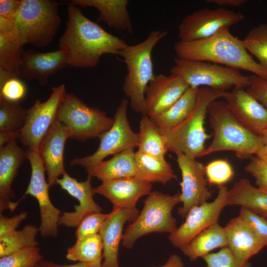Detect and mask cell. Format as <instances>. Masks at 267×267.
<instances>
[{"mask_svg": "<svg viewBox=\"0 0 267 267\" xmlns=\"http://www.w3.org/2000/svg\"><path fill=\"white\" fill-rule=\"evenodd\" d=\"M262 136L265 145H267V128L263 132Z\"/></svg>", "mask_w": 267, "mask_h": 267, "instance_id": "obj_52", "label": "cell"}, {"mask_svg": "<svg viewBox=\"0 0 267 267\" xmlns=\"http://www.w3.org/2000/svg\"><path fill=\"white\" fill-rule=\"evenodd\" d=\"M0 34L20 44L18 31L14 20L0 17Z\"/></svg>", "mask_w": 267, "mask_h": 267, "instance_id": "obj_46", "label": "cell"}, {"mask_svg": "<svg viewBox=\"0 0 267 267\" xmlns=\"http://www.w3.org/2000/svg\"><path fill=\"white\" fill-rule=\"evenodd\" d=\"M199 89L189 87L170 108L150 118L161 134L175 128L189 115L196 103Z\"/></svg>", "mask_w": 267, "mask_h": 267, "instance_id": "obj_29", "label": "cell"}, {"mask_svg": "<svg viewBox=\"0 0 267 267\" xmlns=\"http://www.w3.org/2000/svg\"><path fill=\"white\" fill-rule=\"evenodd\" d=\"M242 41L248 52L267 69V25L262 24L253 28Z\"/></svg>", "mask_w": 267, "mask_h": 267, "instance_id": "obj_36", "label": "cell"}, {"mask_svg": "<svg viewBox=\"0 0 267 267\" xmlns=\"http://www.w3.org/2000/svg\"><path fill=\"white\" fill-rule=\"evenodd\" d=\"M56 118L65 127L69 138L83 142L98 137L111 128L114 121L105 112L88 106L71 93H66Z\"/></svg>", "mask_w": 267, "mask_h": 267, "instance_id": "obj_9", "label": "cell"}, {"mask_svg": "<svg viewBox=\"0 0 267 267\" xmlns=\"http://www.w3.org/2000/svg\"><path fill=\"white\" fill-rule=\"evenodd\" d=\"M247 92L267 109V78L250 76V85Z\"/></svg>", "mask_w": 267, "mask_h": 267, "instance_id": "obj_44", "label": "cell"}, {"mask_svg": "<svg viewBox=\"0 0 267 267\" xmlns=\"http://www.w3.org/2000/svg\"><path fill=\"white\" fill-rule=\"evenodd\" d=\"M126 41L103 29L69 2L66 29L59 39V48L64 50L68 65L89 68L97 66L105 54L119 55L128 45Z\"/></svg>", "mask_w": 267, "mask_h": 267, "instance_id": "obj_1", "label": "cell"}, {"mask_svg": "<svg viewBox=\"0 0 267 267\" xmlns=\"http://www.w3.org/2000/svg\"><path fill=\"white\" fill-rule=\"evenodd\" d=\"M20 78L0 68V99L19 102L25 97L27 88Z\"/></svg>", "mask_w": 267, "mask_h": 267, "instance_id": "obj_37", "label": "cell"}, {"mask_svg": "<svg viewBox=\"0 0 267 267\" xmlns=\"http://www.w3.org/2000/svg\"><path fill=\"white\" fill-rule=\"evenodd\" d=\"M128 103L127 99L121 101L114 116L112 126L98 137L100 142L96 150L91 155L74 158L70 162L71 166L83 167L89 178L96 166L107 156L137 147L138 134L132 130L129 122Z\"/></svg>", "mask_w": 267, "mask_h": 267, "instance_id": "obj_10", "label": "cell"}, {"mask_svg": "<svg viewBox=\"0 0 267 267\" xmlns=\"http://www.w3.org/2000/svg\"><path fill=\"white\" fill-rule=\"evenodd\" d=\"M135 177L150 183L165 185L177 178L171 165L165 158H158L141 153H135Z\"/></svg>", "mask_w": 267, "mask_h": 267, "instance_id": "obj_30", "label": "cell"}, {"mask_svg": "<svg viewBox=\"0 0 267 267\" xmlns=\"http://www.w3.org/2000/svg\"><path fill=\"white\" fill-rule=\"evenodd\" d=\"M205 174L208 184L219 186L231 180L234 176V171L228 161L217 159L205 166Z\"/></svg>", "mask_w": 267, "mask_h": 267, "instance_id": "obj_39", "label": "cell"}, {"mask_svg": "<svg viewBox=\"0 0 267 267\" xmlns=\"http://www.w3.org/2000/svg\"><path fill=\"white\" fill-rule=\"evenodd\" d=\"M26 157L30 164L31 174L28 186L20 201L28 195L35 198L40 208L41 223L39 229L41 234L44 237H56L61 213L50 200L48 192L50 186L45 178L44 163L39 151L28 148Z\"/></svg>", "mask_w": 267, "mask_h": 267, "instance_id": "obj_11", "label": "cell"}, {"mask_svg": "<svg viewBox=\"0 0 267 267\" xmlns=\"http://www.w3.org/2000/svg\"><path fill=\"white\" fill-rule=\"evenodd\" d=\"M67 65V55L61 49L46 52L29 49L23 53L19 76L27 80H36L44 86L51 76Z\"/></svg>", "mask_w": 267, "mask_h": 267, "instance_id": "obj_19", "label": "cell"}, {"mask_svg": "<svg viewBox=\"0 0 267 267\" xmlns=\"http://www.w3.org/2000/svg\"><path fill=\"white\" fill-rule=\"evenodd\" d=\"M229 28H224L205 39L179 40L174 46L176 57L218 64L267 78V69L254 60L242 41L233 35Z\"/></svg>", "mask_w": 267, "mask_h": 267, "instance_id": "obj_2", "label": "cell"}, {"mask_svg": "<svg viewBox=\"0 0 267 267\" xmlns=\"http://www.w3.org/2000/svg\"><path fill=\"white\" fill-rule=\"evenodd\" d=\"M167 35V30L152 31L142 42L128 45L120 54L127 69L123 85V91L130 99L132 110L142 115H146L145 90L155 75L152 52L156 45Z\"/></svg>", "mask_w": 267, "mask_h": 267, "instance_id": "obj_4", "label": "cell"}, {"mask_svg": "<svg viewBox=\"0 0 267 267\" xmlns=\"http://www.w3.org/2000/svg\"><path fill=\"white\" fill-rule=\"evenodd\" d=\"M242 13L225 9L204 8L187 15L178 27L180 41L189 42L209 38L224 28L241 22Z\"/></svg>", "mask_w": 267, "mask_h": 267, "instance_id": "obj_13", "label": "cell"}, {"mask_svg": "<svg viewBox=\"0 0 267 267\" xmlns=\"http://www.w3.org/2000/svg\"><path fill=\"white\" fill-rule=\"evenodd\" d=\"M59 5L55 0H21L14 19L20 44L38 47L49 44L61 23Z\"/></svg>", "mask_w": 267, "mask_h": 267, "instance_id": "obj_7", "label": "cell"}, {"mask_svg": "<svg viewBox=\"0 0 267 267\" xmlns=\"http://www.w3.org/2000/svg\"><path fill=\"white\" fill-rule=\"evenodd\" d=\"M56 184L69 195L79 201V205L74 206L73 212L61 214L58 224L66 227H77L86 216L93 213L101 212L102 208L93 199V188L90 178L85 181H78L66 172L56 181Z\"/></svg>", "mask_w": 267, "mask_h": 267, "instance_id": "obj_18", "label": "cell"}, {"mask_svg": "<svg viewBox=\"0 0 267 267\" xmlns=\"http://www.w3.org/2000/svg\"><path fill=\"white\" fill-rule=\"evenodd\" d=\"M70 3L76 6L94 8L99 12L98 21L117 30L133 34L128 0H72Z\"/></svg>", "mask_w": 267, "mask_h": 267, "instance_id": "obj_25", "label": "cell"}, {"mask_svg": "<svg viewBox=\"0 0 267 267\" xmlns=\"http://www.w3.org/2000/svg\"><path fill=\"white\" fill-rule=\"evenodd\" d=\"M189 87L188 84L178 76L155 75L145 90L146 114L151 118L166 111Z\"/></svg>", "mask_w": 267, "mask_h": 267, "instance_id": "obj_17", "label": "cell"}, {"mask_svg": "<svg viewBox=\"0 0 267 267\" xmlns=\"http://www.w3.org/2000/svg\"><path fill=\"white\" fill-rule=\"evenodd\" d=\"M219 187L215 200L193 207L188 212L184 222L169 235L172 245L181 249L201 231L218 222L224 207L228 193L225 185Z\"/></svg>", "mask_w": 267, "mask_h": 267, "instance_id": "obj_14", "label": "cell"}, {"mask_svg": "<svg viewBox=\"0 0 267 267\" xmlns=\"http://www.w3.org/2000/svg\"><path fill=\"white\" fill-rule=\"evenodd\" d=\"M207 267H253L250 263L242 264L235 257L228 247L210 253L203 258Z\"/></svg>", "mask_w": 267, "mask_h": 267, "instance_id": "obj_40", "label": "cell"}, {"mask_svg": "<svg viewBox=\"0 0 267 267\" xmlns=\"http://www.w3.org/2000/svg\"><path fill=\"white\" fill-rule=\"evenodd\" d=\"M39 231L35 225L27 224L21 230H16L0 238V258L24 249L37 246L36 235Z\"/></svg>", "mask_w": 267, "mask_h": 267, "instance_id": "obj_34", "label": "cell"}, {"mask_svg": "<svg viewBox=\"0 0 267 267\" xmlns=\"http://www.w3.org/2000/svg\"><path fill=\"white\" fill-rule=\"evenodd\" d=\"M26 117L27 111L19 102L0 99V133L15 134L19 137Z\"/></svg>", "mask_w": 267, "mask_h": 267, "instance_id": "obj_33", "label": "cell"}, {"mask_svg": "<svg viewBox=\"0 0 267 267\" xmlns=\"http://www.w3.org/2000/svg\"><path fill=\"white\" fill-rule=\"evenodd\" d=\"M20 3L21 0H0V17L14 20Z\"/></svg>", "mask_w": 267, "mask_h": 267, "instance_id": "obj_47", "label": "cell"}, {"mask_svg": "<svg viewBox=\"0 0 267 267\" xmlns=\"http://www.w3.org/2000/svg\"><path fill=\"white\" fill-rule=\"evenodd\" d=\"M227 245L224 228L217 222L201 231L180 250L193 262L203 258L215 249Z\"/></svg>", "mask_w": 267, "mask_h": 267, "instance_id": "obj_28", "label": "cell"}, {"mask_svg": "<svg viewBox=\"0 0 267 267\" xmlns=\"http://www.w3.org/2000/svg\"><path fill=\"white\" fill-rule=\"evenodd\" d=\"M152 187V183L132 177L102 182L93 192L108 199L113 207L131 209L136 208L139 199L148 195Z\"/></svg>", "mask_w": 267, "mask_h": 267, "instance_id": "obj_22", "label": "cell"}, {"mask_svg": "<svg viewBox=\"0 0 267 267\" xmlns=\"http://www.w3.org/2000/svg\"><path fill=\"white\" fill-rule=\"evenodd\" d=\"M27 216V213L26 212H21L10 218L0 213V238L8 235L16 230L17 228Z\"/></svg>", "mask_w": 267, "mask_h": 267, "instance_id": "obj_45", "label": "cell"}, {"mask_svg": "<svg viewBox=\"0 0 267 267\" xmlns=\"http://www.w3.org/2000/svg\"><path fill=\"white\" fill-rule=\"evenodd\" d=\"M184 267V264L180 256L177 254H172L164 265L161 267Z\"/></svg>", "mask_w": 267, "mask_h": 267, "instance_id": "obj_50", "label": "cell"}, {"mask_svg": "<svg viewBox=\"0 0 267 267\" xmlns=\"http://www.w3.org/2000/svg\"><path fill=\"white\" fill-rule=\"evenodd\" d=\"M23 47L0 34V68L19 77V69L24 52Z\"/></svg>", "mask_w": 267, "mask_h": 267, "instance_id": "obj_35", "label": "cell"}, {"mask_svg": "<svg viewBox=\"0 0 267 267\" xmlns=\"http://www.w3.org/2000/svg\"><path fill=\"white\" fill-rule=\"evenodd\" d=\"M25 159L26 151L12 139L0 148V213L8 209L14 211L19 204L13 202L15 198L11 185L18 170Z\"/></svg>", "mask_w": 267, "mask_h": 267, "instance_id": "obj_23", "label": "cell"}, {"mask_svg": "<svg viewBox=\"0 0 267 267\" xmlns=\"http://www.w3.org/2000/svg\"><path fill=\"white\" fill-rule=\"evenodd\" d=\"M43 260L38 246L24 249L0 258V267H37Z\"/></svg>", "mask_w": 267, "mask_h": 267, "instance_id": "obj_38", "label": "cell"}, {"mask_svg": "<svg viewBox=\"0 0 267 267\" xmlns=\"http://www.w3.org/2000/svg\"><path fill=\"white\" fill-rule=\"evenodd\" d=\"M109 213H93L85 217L77 226L75 232L77 239L98 234Z\"/></svg>", "mask_w": 267, "mask_h": 267, "instance_id": "obj_41", "label": "cell"}, {"mask_svg": "<svg viewBox=\"0 0 267 267\" xmlns=\"http://www.w3.org/2000/svg\"><path fill=\"white\" fill-rule=\"evenodd\" d=\"M228 247L237 261L242 264L258 254L267 242L257 235L238 216L230 220L224 227Z\"/></svg>", "mask_w": 267, "mask_h": 267, "instance_id": "obj_24", "label": "cell"}, {"mask_svg": "<svg viewBox=\"0 0 267 267\" xmlns=\"http://www.w3.org/2000/svg\"><path fill=\"white\" fill-rule=\"evenodd\" d=\"M37 267H102V262L93 263L78 262L72 265H60L51 261L42 260Z\"/></svg>", "mask_w": 267, "mask_h": 267, "instance_id": "obj_48", "label": "cell"}, {"mask_svg": "<svg viewBox=\"0 0 267 267\" xmlns=\"http://www.w3.org/2000/svg\"><path fill=\"white\" fill-rule=\"evenodd\" d=\"M139 213L136 208H113L99 232L103 244L102 267H120L118 253L124 226L127 222L134 221Z\"/></svg>", "mask_w": 267, "mask_h": 267, "instance_id": "obj_20", "label": "cell"}, {"mask_svg": "<svg viewBox=\"0 0 267 267\" xmlns=\"http://www.w3.org/2000/svg\"><path fill=\"white\" fill-rule=\"evenodd\" d=\"M236 120L253 134L262 136L267 128V109L243 88L234 87L223 96Z\"/></svg>", "mask_w": 267, "mask_h": 267, "instance_id": "obj_16", "label": "cell"}, {"mask_svg": "<svg viewBox=\"0 0 267 267\" xmlns=\"http://www.w3.org/2000/svg\"><path fill=\"white\" fill-rule=\"evenodd\" d=\"M207 114L213 137L200 157L219 151H231L236 157L246 159L256 155L265 145L262 136L253 134L236 120L224 100L213 101Z\"/></svg>", "mask_w": 267, "mask_h": 267, "instance_id": "obj_3", "label": "cell"}, {"mask_svg": "<svg viewBox=\"0 0 267 267\" xmlns=\"http://www.w3.org/2000/svg\"><path fill=\"white\" fill-rule=\"evenodd\" d=\"M226 91L206 87L199 89L195 105L189 115L175 128L164 135L168 151L181 153L197 159L205 149L206 140L210 137L205 127L209 105L223 97Z\"/></svg>", "mask_w": 267, "mask_h": 267, "instance_id": "obj_5", "label": "cell"}, {"mask_svg": "<svg viewBox=\"0 0 267 267\" xmlns=\"http://www.w3.org/2000/svg\"><path fill=\"white\" fill-rule=\"evenodd\" d=\"M238 217L257 235L267 242V219L243 207H241Z\"/></svg>", "mask_w": 267, "mask_h": 267, "instance_id": "obj_42", "label": "cell"}, {"mask_svg": "<svg viewBox=\"0 0 267 267\" xmlns=\"http://www.w3.org/2000/svg\"><path fill=\"white\" fill-rule=\"evenodd\" d=\"M226 204L245 207L267 219V191L252 185L247 179H240L228 190Z\"/></svg>", "mask_w": 267, "mask_h": 267, "instance_id": "obj_26", "label": "cell"}, {"mask_svg": "<svg viewBox=\"0 0 267 267\" xmlns=\"http://www.w3.org/2000/svg\"><path fill=\"white\" fill-rule=\"evenodd\" d=\"M68 138L65 127L56 118L40 144L39 152L50 186L56 184L59 177L66 172L64 165V151Z\"/></svg>", "mask_w": 267, "mask_h": 267, "instance_id": "obj_21", "label": "cell"}, {"mask_svg": "<svg viewBox=\"0 0 267 267\" xmlns=\"http://www.w3.org/2000/svg\"><path fill=\"white\" fill-rule=\"evenodd\" d=\"M176 155L182 178L180 194L182 206L179 207L178 214L184 218L193 207L207 202L212 192L207 186L205 166L196 159L182 154Z\"/></svg>", "mask_w": 267, "mask_h": 267, "instance_id": "obj_15", "label": "cell"}, {"mask_svg": "<svg viewBox=\"0 0 267 267\" xmlns=\"http://www.w3.org/2000/svg\"><path fill=\"white\" fill-rule=\"evenodd\" d=\"M181 202L180 194H165L151 191L143 201V207L123 233L122 245L133 247L140 237L152 233H169L177 228V219L173 216L175 207Z\"/></svg>", "mask_w": 267, "mask_h": 267, "instance_id": "obj_6", "label": "cell"}, {"mask_svg": "<svg viewBox=\"0 0 267 267\" xmlns=\"http://www.w3.org/2000/svg\"><path fill=\"white\" fill-rule=\"evenodd\" d=\"M137 151L158 158H165L168 151L165 138L147 115H142Z\"/></svg>", "mask_w": 267, "mask_h": 267, "instance_id": "obj_31", "label": "cell"}, {"mask_svg": "<svg viewBox=\"0 0 267 267\" xmlns=\"http://www.w3.org/2000/svg\"><path fill=\"white\" fill-rule=\"evenodd\" d=\"M135 153L134 148H131L114 155L109 160L101 161L88 178H95L102 182L135 177Z\"/></svg>", "mask_w": 267, "mask_h": 267, "instance_id": "obj_27", "label": "cell"}, {"mask_svg": "<svg viewBox=\"0 0 267 267\" xmlns=\"http://www.w3.org/2000/svg\"><path fill=\"white\" fill-rule=\"evenodd\" d=\"M244 170L255 178L257 187L267 191V162L257 156H252Z\"/></svg>", "mask_w": 267, "mask_h": 267, "instance_id": "obj_43", "label": "cell"}, {"mask_svg": "<svg viewBox=\"0 0 267 267\" xmlns=\"http://www.w3.org/2000/svg\"><path fill=\"white\" fill-rule=\"evenodd\" d=\"M66 93L65 85L61 84L52 89L46 101L37 99L26 110V123L19 137L25 146L39 151L42 141L56 119L58 108Z\"/></svg>", "mask_w": 267, "mask_h": 267, "instance_id": "obj_12", "label": "cell"}, {"mask_svg": "<svg viewBox=\"0 0 267 267\" xmlns=\"http://www.w3.org/2000/svg\"><path fill=\"white\" fill-rule=\"evenodd\" d=\"M246 1L245 0H207L205 2L214 4L218 5L220 7H222L224 6L237 7Z\"/></svg>", "mask_w": 267, "mask_h": 267, "instance_id": "obj_49", "label": "cell"}, {"mask_svg": "<svg viewBox=\"0 0 267 267\" xmlns=\"http://www.w3.org/2000/svg\"><path fill=\"white\" fill-rule=\"evenodd\" d=\"M66 258L79 262H102L103 244L99 233L77 239L76 243L67 249Z\"/></svg>", "mask_w": 267, "mask_h": 267, "instance_id": "obj_32", "label": "cell"}, {"mask_svg": "<svg viewBox=\"0 0 267 267\" xmlns=\"http://www.w3.org/2000/svg\"><path fill=\"white\" fill-rule=\"evenodd\" d=\"M255 155L267 162V145L262 146Z\"/></svg>", "mask_w": 267, "mask_h": 267, "instance_id": "obj_51", "label": "cell"}, {"mask_svg": "<svg viewBox=\"0 0 267 267\" xmlns=\"http://www.w3.org/2000/svg\"><path fill=\"white\" fill-rule=\"evenodd\" d=\"M174 61L171 74L179 77L190 87H206L227 91L232 87L247 89L250 85V76H245L236 69L176 57Z\"/></svg>", "mask_w": 267, "mask_h": 267, "instance_id": "obj_8", "label": "cell"}]
</instances>
